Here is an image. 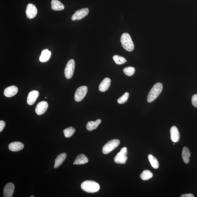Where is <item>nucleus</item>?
Returning a JSON list of instances; mask_svg holds the SVG:
<instances>
[{"instance_id": "17", "label": "nucleus", "mask_w": 197, "mask_h": 197, "mask_svg": "<svg viewBox=\"0 0 197 197\" xmlns=\"http://www.w3.org/2000/svg\"><path fill=\"white\" fill-rule=\"evenodd\" d=\"M67 156V154L65 153H63L59 154L55 160L54 168H57L60 167V166L62 165V164L65 161Z\"/></svg>"}, {"instance_id": "15", "label": "nucleus", "mask_w": 197, "mask_h": 197, "mask_svg": "<svg viewBox=\"0 0 197 197\" xmlns=\"http://www.w3.org/2000/svg\"><path fill=\"white\" fill-rule=\"evenodd\" d=\"M24 144L20 142H14L9 145V148L11 151L15 152L22 150L24 148Z\"/></svg>"}, {"instance_id": "11", "label": "nucleus", "mask_w": 197, "mask_h": 197, "mask_svg": "<svg viewBox=\"0 0 197 197\" xmlns=\"http://www.w3.org/2000/svg\"><path fill=\"white\" fill-rule=\"evenodd\" d=\"M39 95V92L36 90H33L29 93L27 102L28 105H32L35 103Z\"/></svg>"}, {"instance_id": "8", "label": "nucleus", "mask_w": 197, "mask_h": 197, "mask_svg": "<svg viewBox=\"0 0 197 197\" xmlns=\"http://www.w3.org/2000/svg\"><path fill=\"white\" fill-rule=\"evenodd\" d=\"M89 12V11L87 8L77 10L73 15L72 17V20L73 21L81 20L84 17L86 16L88 14Z\"/></svg>"}, {"instance_id": "12", "label": "nucleus", "mask_w": 197, "mask_h": 197, "mask_svg": "<svg viewBox=\"0 0 197 197\" xmlns=\"http://www.w3.org/2000/svg\"><path fill=\"white\" fill-rule=\"evenodd\" d=\"M15 186L11 183H8L4 187L3 195L4 197H11L14 192Z\"/></svg>"}, {"instance_id": "26", "label": "nucleus", "mask_w": 197, "mask_h": 197, "mask_svg": "<svg viewBox=\"0 0 197 197\" xmlns=\"http://www.w3.org/2000/svg\"><path fill=\"white\" fill-rule=\"evenodd\" d=\"M113 59L116 64H117L118 65L122 64L126 62V60L124 57L120 56L119 55H115L113 57Z\"/></svg>"}, {"instance_id": "21", "label": "nucleus", "mask_w": 197, "mask_h": 197, "mask_svg": "<svg viewBox=\"0 0 197 197\" xmlns=\"http://www.w3.org/2000/svg\"><path fill=\"white\" fill-rule=\"evenodd\" d=\"M51 55V51L47 49L44 50L42 51L41 55L40 57V61L41 62H45L49 59Z\"/></svg>"}, {"instance_id": "24", "label": "nucleus", "mask_w": 197, "mask_h": 197, "mask_svg": "<svg viewBox=\"0 0 197 197\" xmlns=\"http://www.w3.org/2000/svg\"><path fill=\"white\" fill-rule=\"evenodd\" d=\"M153 176V175L151 172H150L148 170H146L142 172L140 175L141 178L142 180H147Z\"/></svg>"}, {"instance_id": "19", "label": "nucleus", "mask_w": 197, "mask_h": 197, "mask_svg": "<svg viewBox=\"0 0 197 197\" xmlns=\"http://www.w3.org/2000/svg\"><path fill=\"white\" fill-rule=\"evenodd\" d=\"M51 3L52 9L54 11H61L64 9V6L58 0H52Z\"/></svg>"}, {"instance_id": "23", "label": "nucleus", "mask_w": 197, "mask_h": 197, "mask_svg": "<svg viewBox=\"0 0 197 197\" xmlns=\"http://www.w3.org/2000/svg\"><path fill=\"white\" fill-rule=\"evenodd\" d=\"M148 157L152 167L155 169L158 168L159 167V163L157 158L152 154L149 155Z\"/></svg>"}, {"instance_id": "29", "label": "nucleus", "mask_w": 197, "mask_h": 197, "mask_svg": "<svg viewBox=\"0 0 197 197\" xmlns=\"http://www.w3.org/2000/svg\"><path fill=\"white\" fill-rule=\"evenodd\" d=\"M192 103L195 107L197 108V94L194 95L192 96Z\"/></svg>"}, {"instance_id": "30", "label": "nucleus", "mask_w": 197, "mask_h": 197, "mask_svg": "<svg viewBox=\"0 0 197 197\" xmlns=\"http://www.w3.org/2000/svg\"><path fill=\"white\" fill-rule=\"evenodd\" d=\"M6 124L5 122L3 121H0V132H2V131L4 129L5 127Z\"/></svg>"}, {"instance_id": "32", "label": "nucleus", "mask_w": 197, "mask_h": 197, "mask_svg": "<svg viewBox=\"0 0 197 197\" xmlns=\"http://www.w3.org/2000/svg\"><path fill=\"white\" fill-rule=\"evenodd\" d=\"M34 196H30V197H34Z\"/></svg>"}, {"instance_id": "7", "label": "nucleus", "mask_w": 197, "mask_h": 197, "mask_svg": "<svg viewBox=\"0 0 197 197\" xmlns=\"http://www.w3.org/2000/svg\"><path fill=\"white\" fill-rule=\"evenodd\" d=\"M88 91L87 87L86 86L79 87L76 90L75 94V101L80 102L85 97Z\"/></svg>"}, {"instance_id": "6", "label": "nucleus", "mask_w": 197, "mask_h": 197, "mask_svg": "<svg viewBox=\"0 0 197 197\" xmlns=\"http://www.w3.org/2000/svg\"><path fill=\"white\" fill-rule=\"evenodd\" d=\"M75 61L74 60L71 59L68 62L64 70L65 78L70 79L73 76L75 68Z\"/></svg>"}, {"instance_id": "1", "label": "nucleus", "mask_w": 197, "mask_h": 197, "mask_svg": "<svg viewBox=\"0 0 197 197\" xmlns=\"http://www.w3.org/2000/svg\"><path fill=\"white\" fill-rule=\"evenodd\" d=\"M81 188L86 192L94 193L99 191L100 187L99 184L95 181L92 180H86L82 183Z\"/></svg>"}, {"instance_id": "31", "label": "nucleus", "mask_w": 197, "mask_h": 197, "mask_svg": "<svg viewBox=\"0 0 197 197\" xmlns=\"http://www.w3.org/2000/svg\"><path fill=\"white\" fill-rule=\"evenodd\" d=\"M181 197H194V195L191 194H183L180 196Z\"/></svg>"}, {"instance_id": "25", "label": "nucleus", "mask_w": 197, "mask_h": 197, "mask_svg": "<svg viewBox=\"0 0 197 197\" xmlns=\"http://www.w3.org/2000/svg\"><path fill=\"white\" fill-rule=\"evenodd\" d=\"M76 131L75 129L72 127H69L63 130L65 137L66 138H68L72 137Z\"/></svg>"}, {"instance_id": "10", "label": "nucleus", "mask_w": 197, "mask_h": 197, "mask_svg": "<svg viewBox=\"0 0 197 197\" xmlns=\"http://www.w3.org/2000/svg\"><path fill=\"white\" fill-rule=\"evenodd\" d=\"M48 104L47 102L41 101L38 103L37 105L35 111L38 115L43 114L47 110L48 107Z\"/></svg>"}, {"instance_id": "3", "label": "nucleus", "mask_w": 197, "mask_h": 197, "mask_svg": "<svg viewBox=\"0 0 197 197\" xmlns=\"http://www.w3.org/2000/svg\"><path fill=\"white\" fill-rule=\"evenodd\" d=\"M121 42L123 48L127 51L131 52L134 49V45L131 37L128 33H125L122 35Z\"/></svg>"}, {"instance_id": "27", "label": "nucleus", "mask_w": 197, "mask_h": 197, "mask_svg": "<svg viewBox=\"0 0 197 197\" xmlns=\"http://www.w3.org/2000/svg\"><path fill=\"white\" fill-rule=\"evenodd\" d=\"M123 72L127 76H131L134 74L135 72L134 68L129 67L125 68L123 70Z\"/></svg>"}, {"instance_id": "5", "label": "nucleus", "mask_w": 197, "mask_h": 197, "mask_svg": "<svg viewBox=\"0 0 197 197\" xmlns=\"http://www.w3.org/2000/svg\"><path fill=\"white\" fill-rule=\"evenodd\" d=\"M128 154L127 148L124 147L122 148L120 151L117 154L114 159L116 163L118 164H125L127 159V155Z\"/></svg>"}, {"instance_id": "22", "label": "nucleus", "mask_w": 197, "mask_h": 197, "mask_svg": "<svg viewBox=\"0 0 197 197\" xmlns=\"http://www.w3.org/2000/svg\"><path fill=\"white\" fill-rule=\"evenodd\" d=\"M191 153L189 149L187 147H184L182 152V157L183 161L186 164H188L190 161Z\"/></svg>"}, {"instance_id": "9", "label": "nucleus", "mask_w": 197, "mask_h": 197, "mask_svg": "<svg viewBox=\"0 0 197 197\" xmlns=\"http://www.w3.org/2000/svg\"><path fill=\"white\" fill-rule=\"evenodd\" d=\"M26 16L28 18H33L37 14V9L35 6L33 4H29L26 7Z\"/></svg>"}, {"instance_id": "28", "label": "nucleus", "mask_w": 197, "mask_h": 197, "mask_svg": "<svg viewBox=\"0 0 197 197\" xmlns=\"http://www.w3.org/2000/svg\"><path fill=\"white\" fill-rule=\"evenodd\" d=\"M129 97V93L127 92H126L122 96L118 99L117 102L120 104H124L128 100Z\"/></svg>"}, {"instance_id": "4", "label": "nucleus", "mask_w": 197, "mask_h": 197, "mask_svg": "<svg viewBox=\"0 0 197 197\" xmlns=\"http://www.w3.org/2000/svg\"><path fill=\"white\" fill-rule=\"evenodd\" d=\"M120 143V141L118 139H114L109 141L103 146L102 152L105 154H109L117 147L119 145Z\"/></svg>"}, {"instance_id": "13", "label": "nucleus", "mask_w": 197, "mask_h": 197, "mask_svg": "<svg viewBox=\"0 0 197 197\" xmlns=\"http://www.w3.org/2000/svg\"><path fill=\"white\" fill-rule=\"evenodd\" d=\"M18 91V89L17 87L14 86H10L5 89L4 94L8 98L13 97L17 93Z\"/></svg>"}, {"instance_id": "14", "label": "nucleus", "mask_w": 197, "mask_h": 197, "mask_svg": "<svg viewBox=\"0 0 197 197\" xmlns=\"http://www.w3.org/2000/svg\"><path fill=\"white\" fill-rule=\"evenodd\" d=\"M171 139L174 142L176 143L179 141L180 135L178 129L176 126L172 127L170 129Z\"/></svg>"}, {"instance_id": "2", "label": "nucleus", "mask_w": 197, "mask_h": 197, "mask_svg": "<svg viewBox=\"0 0 197 197\" xmlns=\"http://www.w3.org/2000/svg\"><path fill=\"white\" fill-rule=\"evenodd\" d=\"M163 89V86L161 83H157L154 85L149 93L147 101L149 103H152L158 97Z\"/></svg>"}, {"instance_id": "16", "label": "nucleus", "mask_w": 197, "mask_h": 197, "mask_svg": "<svg viewBox=\"0 0 197 197\" xmlns=\"http://www.w3.org/2000/svg\"><path fill=\"white\" fill-rule=\"evenodd\" d=\"M111 80L110 78H106L103 79L100 83L98 89L100 91L104 92L109 88L111 84Z\"/></svg>"}, {"instance_id": "18", "label": "nucleus", "mask_w": 197, "mask_h": 197, "mask_svg": "<svg viewBox=\"0 0 197 197\" xmlns=\"http://www.w3.org/2000/svg\"><path fill=\"white\" fill-rule=\"evenodd\" d=\"M101 123V120L100 119L96 120L95 121H90L87 123L86 128L88 131H91L95 130L98 126Z\"/></svg>"}, {"instance_id": "20", "label": "nucleus", "mask_w": 197, "mask_h": 197, "mask_svg": "<svg viewBox=\"0 0 197 197\" xmlns=\"http://www.w3.org/2000/svg\"><path fill=\"white\" fill-rule=\"evenodd\" d=\"M88 160L87 157L84 154H80L77 156L76 160H75L73 164L76 165H82L88 163Z\"/></svg>"}]
</instances>
